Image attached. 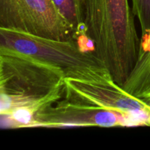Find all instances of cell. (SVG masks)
I'll return each mask as SVG.
<instances>
[{"label":"cell","instance_id":"1","mask_svg":"<svg viewBox=\"0 0 150 150\" xmlns=\"http://www.w3.org/2000/svg\"><path fill=\"white\" fill-rule=\"evenodd\" d=\"M64 79L61 69L0 47V115L26 107L37 118L63 98Z\"/></svg>","mask_w":150,"mask_h":150},{"label":"cell","instance_id":"2","mask_svg":"<svg viewBox=\"0 0 150 150\" xmlns=\"http://www.w3.org/2000/svg\"><path fill=\"white\" fill-rule=\"evenodd\" d=\"M0 47L18 51L61 69L65 79L101 81L112 79L94 51L77 39L56 40L21 31L0 28Z\"/></svg>","mask_w":150,"mask_h":150},{"label":"cell","instance_id":"3","mask_svg":"<svg viewBox=\"0 0 150 150\" xmlns=\"http://www.w3.org/2000/svg\"><path fill=\"white\" fill-rule=\"evenodd\" d=\"M0 28L51 39H77L53 0H0Z\"/></svg>","mask_w":150,"mask_h":150},{"label":"cell","instance_id":"4","mask_svg":"<svg viewBox=\"0 0 150 150\" xmlns=\"http://www.w3.org/2000/svg\"><path fill=\"white\" fill-rule=\"evenodd\" d=\"M63 98L120 113L130 120L131 127L150 126V105L127 93L113 79L101 81L65 79Z\"/></svg>","mask_w":150,"mask_h":150},{"label":"cell","instance_id":"5","mask_svg":"<svg viewBox=\"0 0 150 150\" xmlns=\"http://www.w3.org/2000/svg\"><path fill=\"white\" fill-rule=\"evenodd\" d=\"M131 127L126 116L62 98L37 117L33 127Z\"/></svg>","mask_w":150,"mask_h":150},{"label":"cell","instance_id":"6","mask_svg":"<svg viewBox=\"0 0 150 150\" xmlns=\"http://www.w3.org/2000/svg\"><path fill=\"white\" fill-rule=\"evenodd\" d=\"M122 87L150 105V33L142 35L136 63Z\"/></svg>","mask_w":150,"mask_h":150},{"label":"cell","instance_id":"7","mask_svg":"<svg viewBox=\"0 0 150 150\" xmlns=\"http://www.w3.org/2000/svg\"><path fill=\"white\" fill-rule=\"evenodd\" d=\"M62 16L74 29L77 40L87 37L85 33L84 7L86 0H53Z\"/></svg>","mask_w":150,"mask_h":150},{"label":"cell","instance_id":"8","mask_svg":"<svg viewBox=\"0 0 150 150\" xmlns=\"http://www.w3.org/2000/svg\"><path fill=\"white\" fill-rule=\"evenodd\" d=\"M132 11L139 20L142 35L150 33V0H131Z\"/></svg>","mask_w":150,"mask_h":150}]
</instances>
